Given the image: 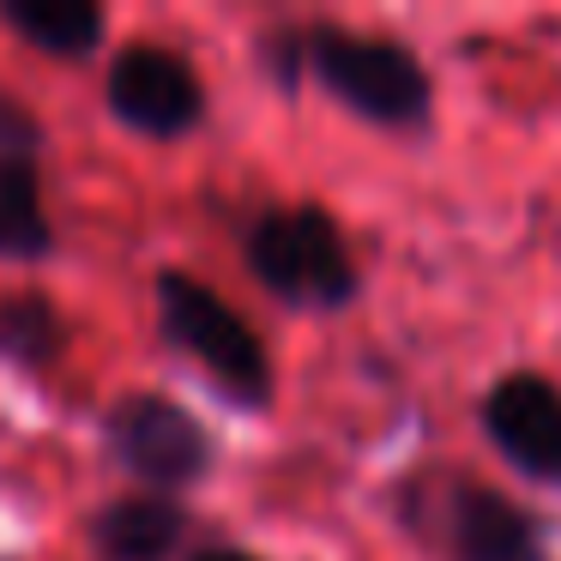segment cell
<instances>
[{
  "instance_id": "cell-1",
  "label": "cell",
  "mask_w": 561,
  "mask_h": 561,
  "mask_svg": "<svg viewBox=\"0 0 561 561\" xmlns=\"http://www.w3.org/2000/svg\"><path fill=\"white\" fill-rule=\"evenodd\" d=\"M254 55L278 79V91H296L314 79L339 110H351L356 122L380 127V134H423L435 122V73L399 37L314 19V25L266 31Z\"/></svg>"
},
{
  "instance_id": "cell-2",
  "label": "cell",
  "mask_w": 561,
  "mask_h": 561,
  "mask_svg": "<svg viewBox=\"0 0 561 561\" xmlns=\"http://www.w3.org/2000/svg\"><path fill=\"white\" fill-rule=\"evenodd\" d=\"M392 519L435 561H549L543 513L459 465L404 471L392 483Z\"/></svg>"
},
{
  "instance_id": "cell-3",
  "label": "cell",
  "mask_w": 561,
  "mask_h": 561,
  "mask_svg": "<svg viewBox=\"0 0 561 561\" xmlns=\"http://www.w3.org/2000/svg\"><path fill=\"white\" fill-rule=\"evenodd\" d=\"M151 296H158L163 339H170L236 411H266L278 375H272L266 339L248 327L242 308L224 302L206 278H194V272H182V266H163L158 284H151Z\"/></svg>"
},
{
  "instance_id": "cell-4",
  "label": "cell",
  "mask_w": 561,
  "mask_h": 561,
  "mask_svg": "<svg viewBox=\"0 0 561 561\" xmlns=\"http://www.w3.org/2000/svg\"><path fill=\"white\" fill-rule=\"evenodd\" d=\"M242 254H248V272L260 278V290H272L284 308L339 314L363 296V266L344 242V224L314 199L260 211L242 236Z\"/></svg>"
},
{
  "instance_id": "cell-5",
  "label": "cell",
  "mask_w": 561,
  "mask_h": 561,
  "mask_svg": "<svg viewBox=\"0 0 561 561\" xmlns=\"http://www.w3.org/2000/svg\"><path fill=\"white\" fill-rule=\"evenodd\" d=\"M103 440L110 459L122 465L134 483H146V495H182L211 471V435L187 404H175L170 392H122L103 411Z\"/></svg>"
},
{
  "instance_id": "cell-6",
  "label": "cell",
  "mask_w": 561,
  "mask_h": 561,
  "mask_svg": "<svg viewBox=\"0 0 561 561\" xmlns=\"http://www.w3.org/2000/svg\"><path fill=\"white\" fill-rule=\"evenodd\" d=\"M103 103L127 134L158 139V146L187 139L211 110L199 67L175 43H158V37H134L127 49H115L110 73H103Z\"/></svg>"
},
{
  "instance_id": "cell-7",
  "label": "cell",
  "mask_w": 561,
  "mask_h": 561,
  "mask_svg": "<svg viewBox=\"0 0 561 561\" xmlns=\"http://www.w3.org/2000/svg\"><path fill=\"white\" fill-rule=\"evenodd\" d=\"M489 447L525 477V483L561 489V387L537 368H507L477 404Z\"/></svg>"
},
{
  "instance_id": "cell-8",
  "label": "cell",
  "mask_w": 561,
  "mask_h": 561,
  "mask_svg": "<svg viewBox=\"0 0 561 561\" xmlns=\"http://www.w3.org/2000/svg\"><path fill=\"white\" fill-rule=\"evenodd\" d=\"M187 507L175 495H115L91 513V549L98 561H163L187 537Z\"/></svg>"
},
{
  "instance_id": "cell-9",
  "label": "cell",
  "mask_w": 561,
  "mask_h": 561,
  "mask_svg": "<svg viewBox=\"0 0 561 561\" xmlns=\"http://www.w3.org/2000/svg\"><path fill=\"white\" fill-rule=\"evenodd\" d=\"M0 25L49 61H91L103 49V7L91 0H0Z\"/></svg>"
},
{
  "instance_id": "cell-10",
  "label": "cell",
  "mask_w": 561,
  "mask_h": 561,
  "mask_svg": "<svg viewBox=\"0 0 561 561\" xmlns=\"http://www.w3.org/2000/svg\"><path fill=\"white\" fill-rule=\"evenodd\" d=\"M49 254H55V218L43 206L37 151L0 146V260H49Z\"/></svg>"
},
{
  "instance_id": "cell-11",
  "label": "cell",
  "mask_w": 561,
  "mask_h": 561,
  "mask_svg": "<svg viewBox=\"0 0 561 561\" xmlns=\"http://www.w3.org/2000/svg\"><path fill=\"white\" fill-rule=\"evenodd\" d=\"M67 356V314L43 290H7L0 296V363L49 375Z\"/></svg>"
},
{
  "instance_id": "cell-12",
  "label": "cell",
  "mask_w": 561,
  "mask_h": 561,
  "mask_svg": "<svg viewBox=\"0 0 561 561\" xmlns=\"http://www.w3.org/2000/svg\"><path fill=\"white\" fill-rule=\"evenodd\" d=\"M0 146H13V151H37L43 146L37 115H31L19 98H7V91H0Z\"/></svg>"
},
{
  "instance_id": "cell-13",
  "label": "cell",
  "mask_w": 561,
  "mask_h": 561,
  "mask_svg": "<svg viewBox=\"0 0 561 561\" xmlns=\"http://www.w3.org/2000/svg\"><path fill=\"white\" fill-rule=\"evenodd\" d=\"M194 561H266V556H254V549H236V543H211V549H199Z\"/></svg>"
}]
</instances>
